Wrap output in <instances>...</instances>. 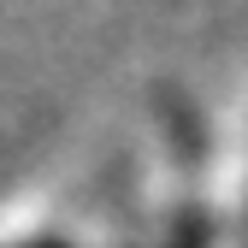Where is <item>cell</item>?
Listing matches in <instances>:
<instances>
[{
  "label": "cell",
  "instance_id": "cell-1",
  "mask_svg": "<svg viewBox=\"0 0 248 248\" xmlns=\"http://www.w3.org/2000/svg\"><path fill=\"white\" fill-rule=\"evenodd\" d=\"M30 248H65V242H30Z\"/></svg>",
  "mask_w": 248,
  "mask_h": 248
}]
</instances>
